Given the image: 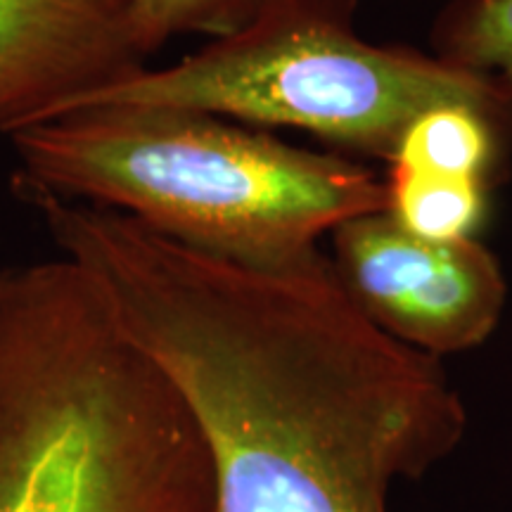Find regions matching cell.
I'll return each mask as SVG.
<instances>
[{"mask_svg":"<svg viewBox=\"0 0 512 512\" xmlns=\"http://www.w3.org/2000/svg\"><path fill=\"white\" fill-rule=\"evenodd\" d=\"M512 145V128L472 105L444 102L403 128L389 164L491 183Z\"/></svg>","mask_w":512,"mask_h":512,"instance_id":"obj_7","label":"cell"},{"mask_svg":"<svg viewBox=\"0 0 512 512\" xmlns=\"http://www.w3.org/2000/svg\"><path fill=\"white\" fill-rule=\"evenodd\" d=\"M207 444L214 512H389L458 451L467 408L441 358L351 304L323 252L252 266L117 211L24 192Z\"/></svg>","mask_w":512,"mask_h":512,"instance_id":"obj_1","label":"cell"},{"mask_svg":"<svg viewBox=\"0 0 512 512\" xmlns=\"http://www.w3.org/2000/svg\"><path fill=\"white\" fill-rule=\"evenodd\" d=\"M143 67L131 0H0V136Z\"/></svg>","mask_w":512,"mask_h":512,"instance_id":"obj_6","label":"cell"},{"mask_svg":"<svg viewBox=\"0 0 512 512\" xmlns=\"http://www.w3.org/2000/svg\"><path fill=\"white\" fill-rule=\"evenodd\" d=\"M0 512H214L188 403L62 254L0 273Z\"/></svg>","mask_w":512,"mask_h":512,"instance_id":"obj_2","label":"cell"},{"mask_svg":"<svg viewBox=\"0 0 512 512\" xmlns=\"http://www.w3.org/2000/svg\"><path fill=\"white\" fill-rule=\"evenodd\" d=\"M0 273H3V268H0Z\"/></svg>","mask_w":512,"mask_h":512,"instance_id":"obj_11","label":"cell"},{"mask_svg":"<svg viewBox=\"0 0 512 512\" xmlns=\"http://www.w3.org/2000/svg\"><path fill=\"white\" fill-rule=\"evenodd\" d=\"M17 192L117 211L197 252L285 266L384 209V181L337 152L174 107H88L12 133Z\"/></svg>","mask_w":512,"mask_h":512,"instance_id":"obj_3","label":"cell"},{"mask_svg":"<svg viewBox=\"0 0 512 512\" xmlns=\"http://www.w3.org/2000/svg\"><path fill=\"white\" fill-rule=\"evenodd\" d=\"M273 0H131L133 34L140 53L155 55L178 36L233 34Z\"/></svg>","mask_w":512,"mask_h":512,"instance_id":"obj_10","label":"cell"},{"mask_svg":"<svg viewBox=\"0 0 512 512\" xmlns=\"http://www.w3.org/2000/svg\"><path fill=\"white\" fill-rule=\"evenodd\" d=\"M356 5L273 0L233 34L209 38L169 67H143L57 114L112 105L174 107L261 131L294 128L387 162L403 128L444 102L472 105L512 128L510 91L434 53L366 41L354 24Z\"/></svg>","mask_w":512,"mask_h":512,"instance_id":"obj_4","label":"cell"},{"mask_svg":"<svg viewBox=\"0 0 512 512\" xmlns=\"http://www.w3.org/2000/svg\"><path fill=\"white\" fill-rule=\"evenodd\" d=\"M489 185L477 178L427 174L389 164L384 211L422 240H472L486 219Z\"/></svg>","mask_w":512,"mask_h":512,"instance_id":"obj_8","label":"cell"},{"mask_svg":"<svg viewBox=\"0 0 512 512\" xmlns=\"http://www.w3.org/2000/svg\"><path fill=\"white\" fill-rule=\"evenodd\" d=\"M330 238L342 290L396 342L444 358L482 347L501 325L508 280L477 238L422 240L384 209L339 223Z\"/></svg>","mask_w":512,"mask_h":512,"instance_id":"obj_5","label":"cell"},{"mask_svg":"<svg viewBox=\"0 0 512 512\" xmlns=\"http://www.w3.org/2000/svg\"><path fill=\"white\" fill-rule=\"evenodd\" d=\"M439 60L512 93V0H451L432 29Z\"/></svg>","mask_w":512,"mask_h":512,"instance_id":"obj_9","label":"cell"}]
</instances>
